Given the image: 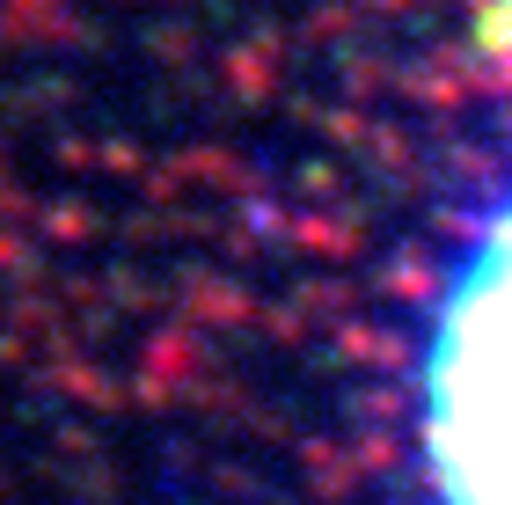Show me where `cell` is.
<instances>
[{
    "label": "cell",
    "instance_id": "1",
    "mask_svg": "<svg viewBox=\"0 0 512 505\" xmlns=\"http://www.w3.org/2000/svg\"><path fill=\"white\" fill-rule=\"evenodd\" d=\"M417 396L439 505H512V198L439 293Z\"/></svg>",
    "mask_w": 512,
    "mask_h": 505
},
{
    "label": "cell",
    "instance_id": "2",
    "mask_svg": "<svg viewBox=\"0 0 512 505\" xmlns=\"http://www.w3.org/2000/svg\"><path fill=\"white\" fill-rule=\"evenodd\" d=\"M505 22H512V8H505Z\"/></svg>",
    "mask_w": 512,
    "mask_h": 505
}]
</instances>
